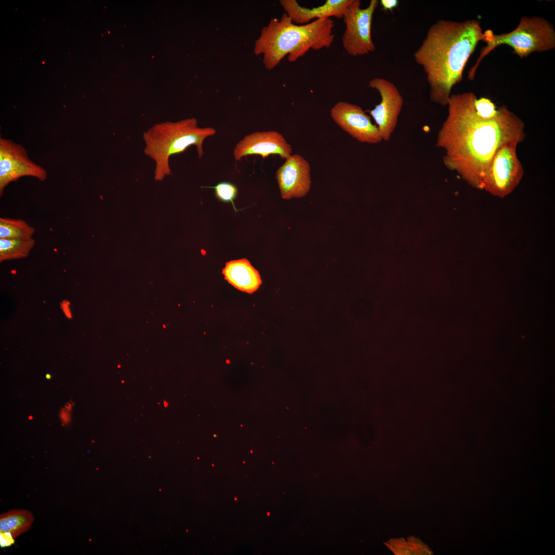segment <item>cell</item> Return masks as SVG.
<instances>
[{
	"mask_svg": "<svg viewBox=\"0 0 555 555\" xmlns=\"http://www.w3.org/2000/svg\"><path fill=\"white\" fill-rule=\"evenodd\" d=\"M472 92L451 95L448 115L437 134L436 146L444 151L443 164L468 184L484 190L493 157L502 145L522 142L524 122L505 105L497 116L484 119L475 112Z\"/></svg>",
	"mask_w": 555,
	"mask_h": 555,
	"instance_id": "cell-1",
	"label": "cell"
},
{
	"mask_svg": "<svg viewBox=\"0 0 555 555\" xmlns=\"http://www.w3.org/2000/svg\"><path fill=\"white\" fill-rule=\"evenodd\" d=\"M484 32L476 20H438L431 25L415 52L430 87V100L447 106L453 87L462 80L465 67Z\"/></svg>",
	"mask_w": 555,
	"mask_h": 555,
	"instance_id": "cell-2",
	"label": "cell"
},
{
	"mask_svg": "<svg viewBox=\"0 0 555 555\" xmlns=\"http://www.w3.org/2000/svg\"><path fill=\"white\" fill-rule=\"evenodd\" d=\"M334 27L331 18L297 25L284 13L280 19L271 18L263 28L255 42L253 52L256 55H263L264 66L270 70L285 57L293 62L310 49L329 48L335 38Z\"/></svg>",
	"mask_w": 555,
	"mask_h": 555,
	"instance_id": "cell-3",
	"label": "cell"
},
{
	"mask_svg": "<svg viewBox=\"0 0 555 555\" xmlns=\"http://www.w3.org/2000/svg\"><path fill=\"white\" fill-rule=\"evenodd\" d=\"M216 130L211 127H200L194 118L177 122L166 121L156 124L144 132V153L155 162L154 179L162 180L172 171L170 158L183 153L191 145H195L198 158L203 155L202 145L208 137L214 135Z\"/></svg>",
	"mask_w": 555,
	"mask_h": 555,
	"instance_id": "cell-4",
	"label": "cell"
},
{
	"mask_svg": "<svg viewBox=\"0 0 555 555\" xmlns=\"http://www.w3.org/2000/svg\"><path fill=\"white\" fill-rule=\"evenodd\" d=\"M483 41L486 43L481 50L474 65L468 73L469 80H473L480 62L491 51L501 45L511 47L520 58L535 52H544L555 48V30L547 20L538 16H523L512 31L500 34L491 30L484 32Z\"/></svg>",
	"mask_w": 555,
	"mask_h": 555,
	"instance_id": "cell-5",
	"label": "cell"
},
{
	"mask_svg": "<svg viewBox=\"0 0 555 555\" xmlns=\"http://www.w3.org/2000/svg\"><path fill=\"white\" fill-rule=\"evenodd\" d=\"M518 144L506 143L493 157L485 176L484 190L494 196L504 198L509 195L524 176V168L517 154Z\"/></svg>",
	"mask_w": 555,
	"mask_h": 555,
	"instance_id": "cell-6",
	"label": "cell"
},
{
	"mask_svg": "<svg viewBox=\"0 0 555 555\" xmlns=\"http://www.w3.org/2000/svg\"><path fill=\"white\" fill-rule=\"evenodd\" d=\"M379 1L371 0L365 8H360L361 2L354 0L343 18L345 30L342 38L343 47L353 57L367 54L375 50L371 28L373 16Z\"/></svg>",
	"mask_w": 555,
	"mask_h": 555,
	"instance_id": "cell-7",
	"label": "cell"
},
{
	"mask_svg": "<svg viewBox=\"0 0 555 555\" xmlns=\"http://www.w3.org/2000/svg\"><path fill=\"white\" fill-rule=\"evenodd\" d=\"M24 176L47 179L46 171L32 162L26 150L11 140L0 138V196L8 184Z\"/></svg>",
	"mask_w": 555,
	"mask_h": 555,
	"instance_id": "cell-8",
	"label": "cell"
},
{
	"mask_svg": "<svg viewBox=\"0 0 555 555\" xmlns=\"http://www.w3.org/2000/svg\"><path fill=\"white\" fill-rule=\"evenodd\" d=\"M368 86L376 89L381 101L369 114L375 120L382 140L388 141L395 131L401 113L403 99L396 86L385 79L376 77L368 82Z\"/></svg>",
	"mask_w": 555,
	"mask_h": 555,
	"instance_id": "cell-9",
	"label": "cell"
},
{
	"mask_svg": "<svg viewBox=\"0 0 555 555\" xmlns=\"http://www.w3.org/2000/svg\"><path fill=\"white\" fill-rule=\"evenodd\" d=\"M330 114L337 124L358 141L376 144L382 140L376 125L359 105L339 101L331 108Z\"/></svg>",
	"mask_w": 555,
	"mask_h": 555,
	"instance_id": "cell-10",
	"label": "cell"
},
{
	"mask_svg": "<svg viewBox=\"0 0 555 555\" xmlns=\"http://www.w3.org/2000/svg\"><path fill=\"white\" fill-rule=\"evenodd\" d=\"M275 177L283 199L302 197L310 188L309 163L299 154L291 155L278 168Z\"/></svg>",
	"mask_w": 555,
	"mask_h": 555,
	"instance_id": "cell-11",
	"label": "cell"
},
{
	"mask_svg": "<svg viewBox=\"0 0 555 555\" xmlns=\"http://www.w3.org/2000/svg\"><path fill=\"white\" fill-rule=\"evenodd\" d=\"M292 153V148L285 138L275 131L255 132L246 135L235 145L233 157L240 161L248 155H257L263 158L277 154L282 159H287Z\"/></svg>",
	"mask_w": 555,
	"mask_h": 555,
	"instance_id": "cell-12",
	"label": "cell"
},
{
	"mask_svg": "<svg viewBox=\"0 0 555 555\" xmlns=\"http://www.w3.org/2000/svg\"><path fill=\"white\" fill-rule=\"evenodd\" d=\"M354 0H327L323 5L308 8L300 6L295 0H281L285 13L297 25L308 24L312 20L335 17H343Z\"/></svg>",
	"mask_w": 555,
	"mask_h": 555,
	"instance_id": "cell-13",
	"label": "cell"
},
{
	"mask_svg": "<svg viewBox=\"0 0 555 555\" xmlns=\"http://www.w3.org/2000/svg\"><path fill=\"white\" fill-rule=\"evenodd\" d=\"M222 273L230 284L248 293L257 290L262 284L258 272L246 258L227 262Z\"/></svg>",
	"mask_w": 555,
	"mask_h": 555,
	"instance_id": "cell-14",
	"label": "cell"
},
{
	"mask_svg": "<svg viewBox=\"0 0 555 555\" xmlns=\"http://www.w3.org/2000/svg\"><path fill=\"white\" fill-rule=\"evenodd\" d=\"M34 521L32 513L26 509H15L0 515V532H8L15 539L27 531Z\"/></svg>",
	"mask_w": 555,
	"mask_h": 555,
	"instance_id": "cell-15",
	"label": "cell"
},
{
	"mask_svg": "<svg viewBox=\"0 0 555 555\" xmlns=\"http://www.w3.org/2000/svg\"><path fill=\"white\" fill-rule=\"evenodd\" d=\"M32 238H0V261L25 258L35 245Z\"/></svg>",
	"mask_w": 555,
	"mask_h": 555,
	"instance_id": "cell-16",
	"label": "cell"
},
{
	"mask_svg": "<svg viewBox=\"0 0 555 555\" xmlns=\"http://www.w3.org/2000/svg\"><path fill=\"white\" fill-rule=\"evenodd\" d=\"M34 232V228L23 219L0 218V238H31Z\"/></svg>",
	"mask_w": 555,
	"mask_h": 555,
	"instance_id": "cell-17",
	"label": "cell"
},
{
	"mask_svg": "<svg viewBox=\"0 0 555 555\" xmlns=\"http://www.w3.org/2000/svg\"><path fill=\"white\" fill-rule=\"evenodd\" d=\"M389 548L397 554H430L429 548L414 538L395 539L387 543Z\"/></svg>",
	"mask_w": 555,
	"mask_h": 555,
	"instance_id": "cell-18",
	"label": "cell"
},
{
	"mask_svg": "<svg viewBox=\"0 0 555 555\" xmlns=\"http://www.w3.org/2000/svg\"><path fill=\"white\" fill-rule=\"evenodd\" d=\"M473 106L476 114L484 119H491L497 116L499 108H496L494 103L489 98L476 97L473 101Z\"/></svg>",
	"mask_w": 555,
	"mask_h": 555,
	"instance_id": "cell-19",
	"label": "cell"
},
{
	"mask_svg": "<svg viewBox=\"0 0 555 555\" xmlns=\"http://www.w3.org/2000/svg\"><path fill=\"white\" fill-rule=\"evenodd\" d=\"M211 188L214 189L216 196L218 199L223 202H231L236 211L233 202L237 194V189L235 185L230 182H223Z\"/></svg>",
	"mask_w": 555,
	"mask_h": 555,
	"instance_id": "cell-20",
	"label": "cell"
},
{
	"mask_svg": "<svg viewBox=\"0 0 555 555\" xmlns=\"http://www.w3.org/2000/svg\"><path fill=\"white\" fill-rule=\"evenodd\" d=\"M15 539L8 532H0V545L2 548L9 547L14 544Z\"/></svg>",
	"mask_w": 555,
	"mask_h": 555,
	"instance_id": "cell-21",
	"label": "cell"
},
{
	"mask_svg": "<svg viewBox=\"0 0 555 555\" xmlns=\"http://www.w3.org/2000/svg\"><path fill=\"white\" fill-rule=\"evenodd\" d=\"M379 3L385 11H392L397 7L399 3L397 0H381Z\"/></svg>",
	"mask_w": 555,
	"mask_h": 555,
	"instance_id": "cell-22",
	"label": "cell"
},
{
	"mask_svg": "<svg viewBox=\"0 0 555 555\" xmlns=\"http://www.w3.org/2000/svg\"><path fill=\"white\" fill-rule=\"evenodd\" d=\"M69 304L70 303L68 301H63V303H61V307L67 317L71 318V314L69 308Z\"/></svg>",
	"mask_w": 555,
	"mask_h": 555,
	"instance_id": "cell-23",
	"label": "cell"
},
{
	"mask_svg": "<svg viewBox=\"0 0 555 555\" xmlns=\"http://www.w3.org/2000/svg\"><path fill=\"white\" fill-rule=\"evenodd\" d=\"M46 378L47 379L49 380L51 378V376L50 374H47L46 375Z\"/></svg>",
	"mask_w": 555,
	"mask_h": 555,
	"instance_id": "cell-24",
	"label": "cell"
}]
</instances>
